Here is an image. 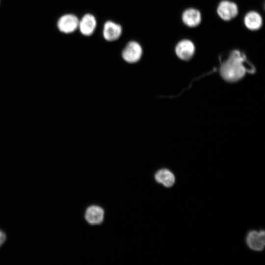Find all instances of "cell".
<instances>
[{"mask_svg":"<svg viewBox=\"0 0 265 265\" xmlns=\"http://www.w3.org/2000/svg\"><path fill=\"white\" fill-rule=\"evenodd\" d=\"M255 68L247 60L245 55L238 50L230 53L221 64L220 73L226 81L234 82L241 79L247 72L253 73Z\"/></svg>","mask_w":265,"mask_h":265,"instance_id":"6da1fadb","label":"cell"},{"mask_svg":"<svg viewBox=\"0 0 265 265\" xmlns=\"http://www.w3.org/2000/svg\"><path fill=\"white\" fill-rule=\"evenodd\" d=\"M142 53V48L140 44L136 41H131L124 48L122 56L126 62L134 63L140 59Z\"/></svg>","mask_w":265,"mask_h":265,"instance_id":"7a4b0ae2","label":"cell"},{"mask_svg":"<svg viewBox=\"0 0 265 265\" xmlns=\"http://www.w3.org/2000/svg\"><path fill=\"white\" fill-rule=\"evenodd\" d=\"M79 19L75 15L67 14L58 19L57 26L58 30L64 33H71L78 29Z\"/></svg>","mask_w":265,"mask_h":265,"instance_id":"3957f363","label":"cell"},{"mask_svg":"<svg viewBox=\"0 0 265 265\" xmlns=\"http://www.w3.org/2000/svg\"><path fill=\"white\" fill-rule=\"evenodd\" d=\"M219 16L224 21L234 19L238 14V8L236 3L228 0L221 1L217 9Z\"/></svg>","mask_w":265,"mask_h":265,"instance_id":"277c9868","label":"cell"},{"mask_svg":"<svg viewBox=\"0 0 265 265\" xmlns=\"http://www.w3.org/2000/svg\"><path fill=\"white\" fill-rule=\"evenodd\" d=\"M97 26V21L95 17L90 13L84 15L79 20L78 29L84 36H89L92 35Z\"/></svg>","mask_w":265,"mask_h":265,"instance_id":"5b68a950","label":"cell"},{"mask_svg":"<svg viewBox=\"0 0 265 265\" xmlns=\"http://www.w3.org/2000/svg\"><path fill=\"white\" fill-rule=\"evenodd\" d=\"M122 33L120 25L111 21H106L103 27V35L107 41H114L120 38Z\"/></svg>","mask_w":265,"mask_h":265,"instance_id":"8992f818","label":"cell"},{"mask_svg":"<svg viewBox=\"0 0 265 265\" xmlns=\"http://www.w3.org/2000/svg\"><path fill=\"white\" fill-rule=\"evenodd\" d=\"M195 46L192 41L185 39L180 41L176 46L175 53L182 60H188L194 55Z\"/></svg>","mask_w":265,"mask_h":265,"instance_id":"52a82bcc","label":"cell"},{"mask_svg":"<svg viewBox=\"0 0 265 265\" xmlns=\"http://www.w3.org/2000/svg\"><path fill=\"white\" fill-rule=\"evenodd\" d=\"M246 242L250 248L260 251L265 247V233L264 230L260 232L252 231L249 232L246 238Z\"/></svg>","mask_w":265,"mask_h":265,"instance_id":"ba28073f","label":"cell"},{"mask_svg":"<svg viewBox=\"0 0 265 265\" xmlns=\"http://www.w3.org/2000/svg\"><path fill=\"white\" fill-rule=\"evenodd\" d=\"M104 211L98 206H91L86 210L85 217L86 221L90 224H100L104 219Z\"/></svg>","mask_w":265,"mask_h":265,"instance_id":"9c48e42d","label":"cell"},{"mask_svg":"<svg viewBox=\"0 0 265 265\" xmlns=\"http://www.w3.org/2000/svg\"><path fill=\"white\" fill-rule=\"evenodd\" d=\"M182 20L186 26L191 27H195L201 21V13L194 8L187 9L183 13Z\"/></svg>","mask_w":265,"mask_h":265,"instance_id":"30bf717a","label":"cell"},{"mask_svg":"<svg viewBox=\"0 0 265 265\" xmlns=\"http://www.w3.org/2000/svg\"><path fill=\"white\" fill-rule=\"evenodd\" d=\"M261 16L256 11H250L246 14L244 19V23L246 27L251 30H257L261 28L262 25Z\"/></svg>","mask_w":265,"mask_h":265,"instance_id":"8fae6325","label":"cell"},{"mask_svg":"<svg viewBox=\"0 0 265 265\" xmlns=\"http://www.w3.org/2000/svg\"><path fill=\"white\" fill-rule=\"evenodd\" d=\"M156 181L166 187H170L175 182V176L169 170L162 169L156 172L155 175Z\"/></svg>","mask_w":265,"mask_h":265,"instance_id":"7c38bea8","label":"cell"},{"mask_svg":"<svg viewBox=\"0 0 265 265\" xmlns=\"http://www.w3.org/2000/svg\"><path fill=\"white\" fill-rule=\"evenodd\" d=\"M6 235L5 233L0 229V247L6 240Z\"/></svg>","mask_w":265,"mask_h":265,"instance_id":"4fadbf2b","label":"cell"}]
</instances>
